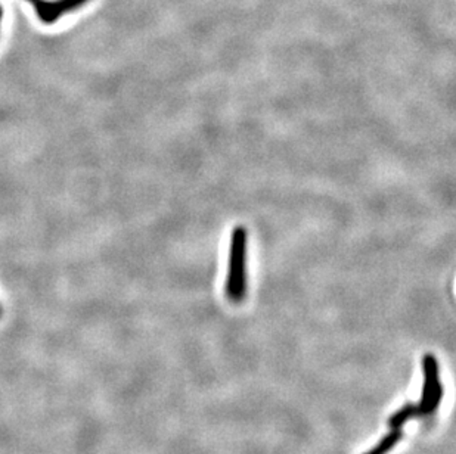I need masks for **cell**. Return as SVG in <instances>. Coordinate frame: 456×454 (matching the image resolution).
<instances>
[{"label":"cell","instance_id":"cell-7","mask_svg":"<svg viewBox=\"0 0 456 454\" xmlns=\"http://www.w3.org/2000/svg\"><path fill=\"white\" fill-rule=\"evenodd\" d=\"M0 316H2V308H0Z\"/></svg>","mask_w":456,"mask_h":454},{"label":"cell","instance_id":"cell-5","mask_svg":"<svg viewBox=\"0 0 456 454\" xmlns=\"http://www.w3.org/2000/svg\"><path fill=\"white\" fill-rule=\"evenodd\" d=\"M403 437L402 429H391L387 435H384L381 438V441L372 447L369 451H366L365 454H387L393 447H395Z\"/></svg>","mask_w":456,"mask_h":454},{"label":"cell","instance_id":"cell-4","mask_svg":"<svg viewBox=\"0 0 456 454\" xmlns=\"http://www.w3.org/2000/svg\"><path fill=\"white\" fill-rule=\"evenodd\" d=\"M420 416H421V413H420L418 406L413 404V403H406L405 406H402L398 411L393 413V415L388 418V425L391 429H402V426L408 421L420 418Z\"/></svg>","mask_w":456,"mask_h":454},{"label":"cell","instance_id":"cell-2","mask_svg":"<svg viewBox=\"0 0 456 454\" xmlns=\"http://www.w3.org/2000/svg\"><path fill=\"white\" fill-rule=\"evenodd\" d=\"M424 370V388L423 397L417 404L421 416H428L436 411L443 398V385L439 375V361L434 354H425L423 359Z\"/></svg>","mask_w":456,"mask_h":454},{"label":"cell","instance_id":"cell-1","mask_svg":"<svg viewBox=\"0 0 456 454\" xmlns=\"http://www.w3.org/2000/svg\"><path fill=\"white\" fill-rule=\"evenodd\" d=\"M247 257L248 231L245 226H237L231 233L224 283V294L227 300L234 304L242 302L247 295Z\"/></svg>","mask_w":456,"mask_h":454},{"label":"cell","instance_id":"cell-6","mask_svg":"<svg viewBox=\"0 0 456 454\" xmlns=\"http://www.w3.org/2000/svg\"><path fill=\"white\" fill-rule=\"evenodd\" d=\"M2 15H4V11H2V6H0V21H2Z\"/></svg>","mask_w":456,"mask_h":454},{"label":"cell","instance_id":"cell-3","mask_svg":"<svg viewBox=\"0 0 456 454\" xmlns=\"http://www.w3.org/2000/svg\"><path fill=\"white\" fill-rule=\"evenodd\" d=\"M43 24H53L68 12L85 6L89 0H27Z\"/></svg>","mask_w":456,"mask_h":454}]
</instances>
